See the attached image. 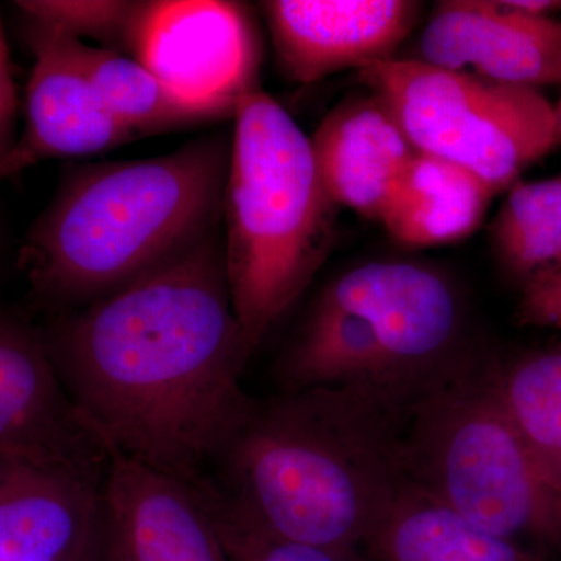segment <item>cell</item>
I'll return each instance as SVG.
<instances>
[{
    "label": "cell",
    "instance_id": "1",
    "mask_svg": "<svg viewBox=\"0 0 561 561\" xmlns=\"http://www.w3.org/2000/svg\"><path fill=\"white\" fill-rule=\"evenodd\" d=\"M62 389L110 453L201 486L250 394L224 227L41 331Z\"/></svg>",
    "mask_w": 561,
    "mask_h": 561
},
{
    "label": "cell",
    "instance_id": "2",
    "mask_svg": "<svg viewBox=\"0 0 561 561\" xmlns=\"http://www.w3.org/2000/svg\"><path fill=\"white\" fill-rule=\"evenodd\" d=\"M397 420L343 390L250 398L192 490L214 523L359 551L405 485Z\"/></svg>",
    "mask_w": 561,
    "mask_h": 561
},
{
    "label": "cell",
    "instance_id": "3",
    "mask_svg": "<svg viewBox=\"0 0 561 561\" xmlns=\"http://www.w3.org/2000/svg\"><path fill=\"white\" fill-rule=\"evenodd\" d=\"M231 139L66 173L21 249L33 295L72 311L150 275L221 230Z\"/></svg>",
    "mask_w": 561,
    "mask_h": 561
},
{
    "label": "cell",
    "instance_id": "4",
    "mask_svg": "<svg viewBox=\"0 0 561 561\" xmlns=\"http://www.w3.org/2000/svg\"><path fill=\"white\" fill-rule=\"evenodd\" d=\"M465 309L437 268L371 261L319 291L280 354V391L343 390L391 419L474 360L465 345Z\"/></svg>",
    "mask_w": 561,
    "mask_h": 561
},
{
    "label": "cell",
    "instance_id": "5",
    "mask_svg": "<svg viewBox=\"0 0 561 561\" xmlns=\"http://www.w3.org/2000/svg\"><path fill=\"white\" fill-rule=\"evenodd\" d=\"M339 209L321 180L311 138L261 88L243 95L221 227L232 309L251 354L330 257Z\"/></svg>",
    "mask_w": 561,
    "mask_h": 561
},
{
    "label": "cell",
    "instance_id": "6",
    "mask_svg": "<svg viewBox=\"0 0 561 561\" xmlns=\"http://www.w3.org/2000/svg\"><path fill=\"white\" fill-rule=\"evenodd\" d=\"M405 479L481 529L516 545L561 546V483L505 411L493 370L470 362L397 424Z\"/></svg>",
    "mask_w": 561,
    "mask_h": 561
},
{
    "label": "cell",
    "instance_id": "7",
    "mask_svg": "<svg viewBox=\"0 0 561 561\" xmlns=\"http://www.w3.org/2000/svg\"><path fill=\"white\" fill-rule=\"evenodd\" d=\"M413 149L467 169L500 194L561 142L556 106L535 88L415 60L360 69Z\"/></svg>",
    "mask_w": 561,
    "mask_h": 561
},
{
    "label": "cell",
    "instance_id": "8",
    "mask_svg": "<svg viewBox=\"0 0 561 561\" xmlns=\"http://www.w3.org/2000/svg\"><path fill=\"white\" fill-rule=\"evenodd\" d=\"M127 54L195 101L238 106L260 90V35L239 2L144 0Z\"/></svg>",
    "mask_w": 561,
    "mask_h": 561
},
{
    "label": "cell",
    "instance_id": "9",
    "mask_svg": "<svg viewBox=\"0 0 561 561\" xmlns=\"http://www.w3.org/2000/svg\"><path fill=\"white\" fill-rule=\"evenodd\" d=\"M0 454L103 482L110 451L62 389L41 331L0 309Z\"/></svg>",
    "mask_w": 561,
    "mask_h": 561
},
{
    "label": "cell",
    "instance_id": "10",
    "mask_svg": "<svg viewBox=\"0 0 561 561\" xmlns=\"http://www.w3.org/2000/svg\"><path fill=\"white\" fill-rule=\"evenodd\" d=\"M35 55L24 130L0 165V181L33 165L88 157L136 140L102 102L83 61V41L46 25H25Z\"/></svg>",
    "mask_w": 561,
    "mask_h": 561
},
{
    "label": "cell",
    "instance_id": "11",
    "mask_svg": "<svg viewBox=\"0 0 561 561\" xmlns=\"http://www.w3.org/2000/svg\"><path fill=\"white\" fill-rule=\"evenodd\" d=\"M261 7L280 73L302 84L391 60L421 13L411 0H268Z\"/></svg>",
    "mask_w": 561,
    "mask_h": 561
},
{
    "label": "cell",
    "instance_id": "12",
    "mask_svg": "<svg viewBox=\"0 0 561 561\" xmlns=\"http://www.w3.org/2000/svg\"><path fill=\"white\" fill-rule=\"evenodd\" d=\"M415 60L515 87L560 84L561 22L507 2L446 0L421 32Z\"/></svg>",
    "mask_w": 561,
    "mask_h": 561
},
{
    "label": "cell",
    "instance_id": "13",
    "mask_svg": "<svg viewBox=\"0 0 561 561\" xmlns=\"http://www.w3.org/2000/svg\"><path fill=\"white\" fill-rule=\"evenodd\" d=\"M102 527V483L0 454V561H92Z\"/></svg>",
    "mask_w": 561,
    "mask_h": 561
},
{
    "label": "cell",
    "instance_id": "14",
    "mask_svg": "<svg viewBox=\"0 0 561 561\" xmlns=\"http://www.w3.org/2000/svg\"><path fill=\"white\" fill-rule=\"evenodd\" d=\"M102 501L125 561H228L205 505L164 472L110 453Z\"/></svg>",
    "mask_w": 561,
    "mask_h": 561
},
{
    "label": "cell",
    "instance_id": "15",
    "mask_svg": "<svg viewBox=\"0 0 561 561\" xmlns=\"http://www.w3.org/2000/svg\"><path fill=\"white\" fill-rule=\"evenodd\" d=\"M311 142L332 201L375 221L416 151L371 91L343 99L320 122Z\"/></svg>",
    "mask_w": 561,
    "mask_h": 561
},
{
    "label": "cell",
    "instance_id": "16",
    "mask_svg": "<svg viewBox=\"0 0 561 561\" xmlns=\"http://www.w3.org/2000/svg\"><path fill=\"white\" fill-rule=\"evenodd\" d=\"M494 195L467 169L415 151L379 224L404 249L449 245L481 227Z\"/></svg>",
    "mask_w": 561,
    "mask_h": 561
},
{
    "label": "cell",
    "instance_id": "17",
    "mask_svg": "<svg viewBox=\"0 0 561 561\" xmlns=\"http://www.w3.org/2000/svg\"><path fill=\"white\" fill-rule=\"evenodd\" d=\"M368 561H542L405 482L364 546Z\"/></svg>",
    "mask_w": 561,
    "mask_h": 561
},
{
    "label": "cell",
    "instance_id": "18",
    "mask_svg": "<svg viewBox=\"0 0 561 561\" xmlns=\"http://www.w3.org/2000/svg\"><path fill=\"white\" fill-rule=\"evenodd\" d=\"M83 61L106 108L138 139L234 119L238 106L186 98L127 55L83 43Z\"/></svg>",
    "mask_w": 561,
    "mask_h": 561
},
{
    "label": "cell",
    "instance_id": "19",
    "mask_svg": "<svg viewBox=\"0 0 561 561\" xmlns=\"http://www.w3.org/2000/svg\"><path fill=\"white\" fill-rule=\"evenodd\" d=\"M493 376L516 430L561 483V350L529 354Z\"/></svg>",
    "mask_w": 561,
    "mask_h": 561
},
{
    "label": "cell",
    "instance_id": "20",
    "mask_svg": "<svg viewBox=\"0 0 561 561\" xmlns=\"http://www.w3.org/2000/svg\"><path fill=\"white\" fill-rule=\"evenodd\" d=\"M497 256L526 280L561 260V176L516 183L491 227Z\"/></svg>",
    "mask_w": 561,
    "mask_h": 561
},
{
    "label": "cell",
    "instance_id": "21",
    "mask_svg": "<svg viewBox=\"0 0 561 561\" xmlns=\"http://www.w3.org/2000/svg\"><path fill=\"white\" fill-rule=\"evenodd\" d=\"M25 21L46 25L83 41H101L125 55L140 2L135 0H22L14 3Z\"/></svg>",
    "mask_w": 561,
    "mask_h": 561
},
{
    "label": "cell",
    "instance_id": "22",
    "mask_svg": "<svg viewBox=\"0 0 561 561\" xmlns=\"http://www.w3.org/2000/svg\"><path fill=\"white\" fill-rule=\"evenodd\" d=\"M216 524L228 561H368L359 551L317 548L273 540L264 535Z\"/></svg>",
    "mask_w": 561,
    "mask_h": 561
},
{
    "label": "cell",
    "instance_id": "23",
    "mask_svg": "<svg viewBox=\"0 0 561 561\" xmlns=\"http://www.w3.org/2000/svg\"><path fill=\"white\" fill-rule=\"evenodd\" d=\"M516 319L524 327L561 330V260L524 280Z\"/></svg>",
    "mask_w": 561,
    "mask_h": 561
},
{
    "label": "cell",
    "instance_id": "24",
    "mask_svg": "<svg viewBox=\"0 0 561 561\" xmlns=\"http://www.w3.org/2000/svg\"><path fill=\"white\" fill-rule=\"evenodd\" d=\"M18 136V95L14 87L13 68L5 31L0 20V165L10 157L16 146Z\"/></svg>",
    "mask_w": 561,
    "mask_h": 561
},
{
    "label": "cell",
    "instance_id": "25",
    "mask_svg": "<svg viewBox=\"0 0 561 561\" xmlns=\"http://www.w3.org/2000/svg\"><path fill=\"white\" fill-rule=\"evenodd\" d=\"M507 5L531 16L549 18L553 11L561 10L559 0H508Z\"/></svg>",
    "mask_w": 561,
    "mask_h": 561
},
{
    "label": "cell",
    "instance_id": "26",
    "mask_svg": "<svg viewBox=\"0 0 561 561\" xmlns=\"http://www.w3.org/2000/svg\"><path fill=\"white\" fill-rule=\"evenodd\" d=\"M99 552H101L103 561H125L124 557H122L119 548L116 546V541H114L113 537H111L108 527H106L105 524V518H103L102 538L101 546H99Z\"/></svg>",
    "mask_w": 561,
    "mask_h": 561
},
{
    "label": "cell",
    "instance_id": "27",
    "mask_svg": "<svg viewBox=\"0 0 561 561\" xmlns=\"http://www.w3.org/2000/svg\"><path fill=\"white\" fill-rule=\"evenodd\" d=\"M557 119H559V127L561 133V99L559 105L556 106Z\"/></svg>",
    "mask_w": 561,
    "mask_h": 561
}]
</instances>
